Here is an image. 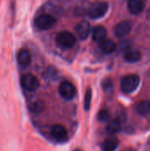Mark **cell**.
I'll use <instances>...</instances> for the list:
<instances>
[{"label":"cell","mask_w":150,"mask_h":151,"mask_svg":"<svg viewBox=\"0 0 150 151\" xmlns=\"http://www.w3.org/2000/svg\"><path fill=\"white\" fill-rule=\"evenodd\" d=\"M147 19H148L149 20H150V9L147 12Z\"/></svg>","instance_id":"obj_23"},{"label":"cell","mask_w":150,"mask_h":151,"mask_svg":"<svg viewBox=\"0 0 150 151\" xmlns=\"http://www.w3.org/2000/svg\"><path fill=\"white\" fill-rule=\"evenodd\" d=\"M118 144H119V142H118V138L111 136V137L105 139L103 142L101 148H102L103 151H115L118 149Z\"/></svg>","instance_id":"obj_13"},{"label":"cell","mask_w":150,"mask_h":151,"mask_svg":"<svg viewBox=\"0 0 150 151\" xmlns=\"http://www.w3.org/2000/svg\"><path fill=\"white\" fill-rule=\"evenodd\" d=\"M107 38V31L103 26H95L92 29V39L96 43H101Z\"/></svg>","instance_id":"obj_11"},{"label":"cell","mask_w":150,"mask_h":151,"mask_svg":"<svg viewBox=\"0 0 150 151\" xmlns=\"http://www.w3.org/2000/svg\"><path fill=\"white\" fill-rule=\"evenodd\" d=\"M75 151H81V150H75Z\"/></svg>","instance_id":"obj_25"},{"label":"cell","mask_w":150,"mask_h":151,"mask_svg":"<svg viewBox=\"0 0 150 151\" xmlns=\"http://www.w3.org/2000/svg\"><path fill=\"white\" fill-rule=\"evenodd\" d=\"M103 88V90L107 93V94H111L113 92L114 90V86H113V82L111 79H104L103 83H102Z\"/></svg>","instance_id":"obj_20"},{"label":"cell","mask_w":150,"mask_h":151,"mask_svg":"<svg viewBox=\"0 0 150 151\" xmlns=\"http://www.w3.org/2000/svg\"><path fill=\"white\" fill-rule=\"evenodd\" d=\"M20 85L24 90L34 92L39 88L40 82L35 75L32 73H26L20 78Z\"/></svg>","instance_id":"obj_5"},{"label":"cell","mask_w":150,"mask_h":151,"mask_svg":"<svg viewBox=\"0 0 150 151\" xmlns=\"http://www.w3.org/2000/svg\"><path fill=\"white\" fill-rule=\"evenodd\" d=\"M100 122H107L110 119V113L107 110H101L98 113L97 117Z\"/></svg>","instance_id":"obj_21"},{"label":"cell","mask_w":150,"mask_h":151,"mask_svg":"<svg viewBox=\"0 0 150 151\" xmlns=\"http://www.w3.org/2000/svg\"><path fill=\"white\" fill-rule=\"evenodd\" d=\"M131 48V42H130V41H122L120 43H119V49L121 50H125V51H127V50H131L130 49Z\"/></svg>","instance_id":"obj_22"},{"label":"cell","mask_w":150,"mask_h":151,"mask_svg":"<svg viewBox=\"0 0 150 151\" xmlns=\"http://www.w3.org/2000/svg\"><path fill=\"white\" fill-rule=\"evenodd\" d=\"M56 23V18L47 13L40 14L34 19V27L39 30H48L55 26Z\"/></svg>","instance_id":"obj_4"},{"label":"cell","mask_w":150,"mask_h":151,"mask_svg":"<svg viewBox=\"0 0 150 151\" xmlns=\"http://www.w3.org/2000/svg\"><path fill=\"white\" fill-rule=\"evenodd\" d=\"M125 151H136V150H134L133 148H128V149H126Z\"/></svg>","instance_id":"obj_24"},{"label":"cell","mask_w":150,"mask_h":151,"mask_svg":"<svg viewBox=\"0 0 150 151\" xmlns=\"http://www.w3.org/2000/svg\"><path fill=\"white\" fill-rule=\"evenodd\" d=\"M125 60L128 63H136L139 62L141 58V54L138 50H129L125 53Z\"/></svg>","instance_id":"obj_15"},{"label":"cell","mask_w":150,"mask_h":151,"mask_svg":"<svg viewBox=\"0 0 150 151\" xmlns=\"http://www.w3.org/2000/svg\"><path fill=\"white\" fill-rule=\"evenodd\" d=\"M56 43L61 49H72L76 43V37L69 31H61L56 36Z\"/></svg>","instance_id":"obj_2"},{"label":"cell","mask_w":150,"mask_h":151,"mask_svg":"<svg viewBox=\"0 0 150 151\" xmlns=\"http://www.w3.org/2000/svg\"><path fill=\"white\" fill-rule=\"evenodd\" d=\"M146 5L145 0H128L127 6L131 13L138 15L144 10Z\"/></svg>","instance_id":"obj_12"},{"label":"cell","mask_w":150,"mask_h":151,"mask_svg":"<svg viewBox=\"0 0 150 151\" xmlns=\"http://www.w3.org/2000/svg\"><path fill=\"white\" fill-rule=\"evenodd\" d=\"M91 101H92V90L90 88H88L85 92V100H84V109L86 111H89L91 106Z\"/></svg>","instance_id":"obj_19"},{"label":"cell","mask_w":150,"mask_h":151,"mask_svg":"<svg viewBox=\"0 0 150 151\" xmlns=\"http://www.w3.org/2000/svg\"><path fill=\"white\" fill-rule=\"evenodd\" d=\"M76 88L68 81H64L60 83L58 87V93L61 97L65 100H72L76 96Z\"/></svg>","instance_id":"obj_6"},{"label":"cell","mask_w":150,"mask_h":151,"mask_svg":"<svg viewBox=\"0 0 150 151\" xmlns=\"http://www.w3.org/2000/svg\"><path fill=\"white\" fill-rule=\"evenodd\" d=\"M99 45H100L101 50L105 54H111L113 51H115L117 49V44L112 40H110V39H105Z\"/></svg>","instance_id":"obj_14"},{"label":"cell","mask_w":150,"mask_h":151,"mask_svg":"<svg viewBox=\"0 0 150 151\" xmlns=\"http://www.w3.org/2000/svg\"><path fill=\"white\" fill-rule=\"evenodd\" d=\"M76 34L80 40H86L91 32V27L88 20H82L76 25L75 27Z\"/></svg>","instance_id":"obj_9"},{"label":"cell","mask_w":150,"mask_h":151,"mask_svg":"<svg viewBox=\"0 0 150 151\" xmlns=\"http://www.w3.org/2000/svg\"><path fill=\"white\" fill-rule=\"evenodd\" d=\"M132 29V22L130 20H123L114 27V34L117 37L122 38L126 36Z\"/></svg>","instance_id":"obj_8"},{"label":"cell","mask_w":150,"mask_h":151,"mask_svg":"<svg viewBox=\"0 0 150 151\" xmlns=\"http://www.w3.org/2000/svg\"><path fill=\"white\" fill-rule=\"evenodd\" d=\"M109 10V4L103 1H96L92 3L88 10V14L91 19H96L103 17Z\"/></svg>","instance_id":"obj_3"},{"label":"cell","mask_w":150,"mask_h":151,"mask_svg":"<svg viewBox=\"0 0 150 151\" xmlns=\"http://www.w3.org/2000/svg\"><path fill=\"white\" fill-rule=\"evenodd\" d=\"M50 134L52 136V138L60 143L65 142L68 140V134H67V131L65 128L64 126L57 124V125H54L51 127L50 130Z\"/></svg>","instance_id":"obj_7"},{"label":"cell","mask_w":150,"mask_h":151,"mask_svg":"<svg viewBox=\"0 0 150 151\" xmlns=\"http://www.w3.org/2000/svg\"><path fill=\"white\" fill-rule=\"evenodd\" d=\"M17 62L22 68L27 67L31 63V55L27 49H21L17 54Z\"/></svg>","instance_id":"obj_10"},{"label":"cell","mask_w":150,"mask_h":151,"mask_svg":"<svg viewBox=\"0 0 150 151\" xmlns=\"http://www.w3.org/2000/svg\"><path fill=\"white\" fill-rule=\"evenodd\" d=\"M45 108V104L41 100H38V101H35L31 105H30V111L35 114H39L41 112L43 111Z\"/></svg>","instance_id":"obj_18"},{"label":"cell","mask_w":150,"mask_h":151,"mask_svg":"<svg viewBox=\"0 0 150 151\" xmlns=\"http://www.w3.org/2000/svg\"><path fill=\"white\" fill-rule=\"evenodd\" d=\"M141 82V79L137 74H128L122 78L120 88L123 93L130 94L137 89Z\"/></svg>","instance_id":"obj_1"},{"label":"cell","mask_w":150,"mask_h":151,"mask_svg":"<svg viewBox=\"0 0 150 151\" xmlns=\"http://www.w3.org/2000/svg\"><path fill=\"white\" fill-rule=\"evenodd\" d=\"M136 111L138 114L147 117L150 116V101H141L136 105Z\"/></svg>","instance_id":"obj_16"},{"label":"cell","mask_w":150,"mask_h":151,"mask_svg":"<svg viewBox=\"0 0 150 151\" xmlns=\"http://www.w3.org/2000/svg\"><path fill=\"white\" fill-rule=\"evenodd\" d=\"M121 129V123L118 119H112L108 122L106 127V131L110 134H115L118 133Z\"/></svg>","instance_id":"obj_17"}]
</instances>
